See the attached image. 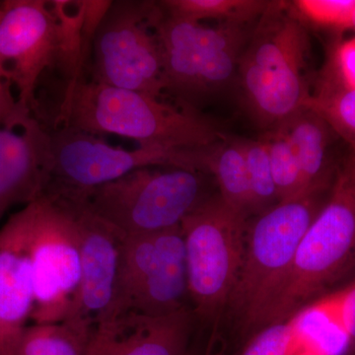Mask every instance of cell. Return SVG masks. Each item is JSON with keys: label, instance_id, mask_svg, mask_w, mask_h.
<instances>
[{"label": "cell", "instance_id": "30bf717a", "mask_svg": "<svg viewBox=\"0 0 355 355\" xmlns=\"http://www.w3.org/2000/svg\"><path fill=\"white\" fill-rule=\"evenodd\" d=\"M161 14L153 2L113 1L93 42V80L160 98L165 90L156 33Z\"/></svg>", "mask_w": 355, "mask_h": 355}, {"label": "cell", "instance_id": "277c9868", "mask_svg": "<svg viewBox=\"0 0 355 355\" xmlns=\"http://www.w3.org/2000/svg\"><path fill=\"white\" fill-rule=\"evenodd\" d=\"M316 196L277 203L247 231L241 272L228 302L246 330L265 326L288 279L299 244L319 214Z\"/></svg>", "mask_w": 355, "mask_h": 355}, {"label": "cell", "instance_id": "8992f818", "mask_svg": "<svg viewBox=\"0 0 355 355\" xmlns=\"http://www.w3.org/2000/svg\"><path fill=\"white\" fill-rule=\"evenodd\" d=\"M200 172L146 167L96 187L74 202L125 236L181 225L205 198Z\"/></svg>", "mask_w": 355, "mask_h": 355}, {"label": "cell", "instance_id": "7402d4cb", "mask_svg": "<svg viewBox=\"0 0 355 355\" xmlns=\"http://www.w3.org/2000/svg\"><path fill=\"white\" fill-rule=\"evenodd\" d=\"M166 13L180 19L200 23L216 19L220 22L247 25L261 18L273 1L263 0H167L160 2Z\"/></svg>", "mask_w": 355, "mask_h": 355}, {"label": "cell", "instance_id": "e0dca14e", "mask_svg": "<svg viewBox=\"0 0 355 355\" xmlns=\"http://www.w3.org/2000/svg\"><path fill=\"white\" fill-rule=\"evenodd\" d=\"M114 355H188L191 315L184 309L163 317L127 315L118 320Z\"/></svg>", "mask_w": 355, "mask_h": 355}, {"label": "cell", "instance_id": "d6a6232c", "mask_svg": "<svg viewBox=\"0 0 355 355\" xmlns=\"http://www.w3.org/2000/svg\"><path fill=\"white\" fill-rule=\"evenodd\" d=\"M188 355H190V354H189Z\"/></svg>", "mask_w": 355, "mask_h": 355}, {"label": "cell", "instance_id": "f546056e", "mask_svg": "<svg viewBox=\"0 0 355 355\" xmlns=\"http://www.w3.org/2000/svg\"><path fill=\"white\" fill-rule=\"evenodd\" d=\"M118 338L119 329L116 323L96 327L84 355H114Z\"/></svg>", "mask_w": 355, "mask_h": 355}, {"label": "cell", "instance_id": "f1b7e54d", "mask_svg": "<svg viewBox=\"0 0 355 355\" xmlns=\"http://www.w3.org/2000/svg\"><path fill=\"white\" fill-rule=\"evenodd\" d=\"M12 86L8 74L0 62V127L32 114L18 107L17 99L13 97L11 91Z\"/></svg>", "mask_w": 355, "mask_h": 355}, {"label": "cell", "instance_id": "2e32d148", "mask_svg": "<svg viewBox=\"0 0 355 355\" xmlns=\"http://www.w3.org/2000/svg\"><path fill=\"white\" fill-rule=\"evenodd\" d=\"M288 320L292 338L286 355H343L352 345L343 305L335 294L305 306Z\"/></svg>", "mask_w": 355, "mask_h": 355}, {"label": "cell", "instance_id": "7a4b0ae2", "mask_svg": "<svg viewBox=\"0 0 355 355\" xmlns=\"http://www.w3.org/2000/svg\"><path fill=\"white\" fill-rule=\"evenodd\" d=\"M0 237L19 248L32 268L36 324L69 316L80 286V240L73 212L42 196L10 217Z\"/></svg>", "mask_w": 355, "mask_h": 355}, {"label": "cell", "instance_id": "ffe728a7", "mask_svg": "<svg viewBox=\"0 0 355 355\" xmlns=\"http://www.w3.org/2000/svg\"><path fill=\"white\" fill-rule=\"evenodd\" d=\"M205 171L216 178L220 197L242 214H252L251 189L246 158L240 139H225L207 153Z\"/></svg>", "mask_w": 355, "mask_h": 355}, {"label": "cell", "instance_id": "6da1fadb", "mask_svg": "<svg viewBox=\"0 0 355 355\" xmlns=\"http://www.w3.org/2000/svg\"><path fill=\"white\" fill-rule=\"evenodd\" d=\"M55 127L91 135L114 133L141 147L168 150H203L227 139L198 111L83 78L65 84Z\"/></svg>", "mask_w": 355, "mask_h": 355}, {"label": "cell", "instance_id": "44dd1931", "mask_svg": "<svg viewBox=\"0 0 355 355\" xmlns=\"http://www.w3.org/2000/svg\"><path fill=\"white\" fill-rule=\"evenodd\" d=\"M51 10L57 19V60L55 67L60 69L67 83L83 78L81 73L86 62L84 46L83 25L85 4L74 1L53 0Z\"/></svg>", "mask_w": 355, "mask_h": 355}, {"label": "cell", "instance_id": "1f68e13d", "mask_svg": "<svg viewBox=\"0 0 355 355\" xmlns=\"http://www.w3.org/2000/svg\"><path fill=\"white\" fill-rule=\"evenodd\" d=\"M350 29L355 30V6L354 9V12H352V22H350Z\"/></svg>", "mask_w": 355, "mask_h": 355}, {"label": "cell", "instance_id": "484cf974", "mask_svg": "<svg viewBox=\"0 0 355 355\" xmlns=\"http://www.w3.org/2000/svg\"><path fill=\"white\" fill-rule=\"evenodd\" d=\"M293 6L299 15L314 24L350 29L355 0H298Z\"/></svg>", "mask_w": 355, "mask_h": 355}, {"label": "cell", "instance_id": "603a6c76", "mask_svg": "<svg viewBox=\"0 0 355 355\" xmlns=\"http://www.w3.org/2000/svg\"><path fill=\"white\" fill-rule=\"evenodd\" d=\"M261 139L268 149L279 202L312 195L306 188L297 158L284 133L275 128L268 130Z\"/></svg>", "mask_w": 355, "mask_h": 355}, {"label": "cell", "instance_id": "7c38bea8", "mask_svg": "<svg viewBox=\"0 0 355 355\" xmlns=\"http://www.w3.org/2000/svg\"><path fill=\"white\" fill-rule=\"evenodd\" d=\"M62 202L73 212L80 240V286L69 317H83L95 327L114 323L120 319L118 284L123 236L80 203Z\"/></svg>", "mask_w": 355, "mask_h": 355}, {"label": "cell", "instance_id": "cb8c5ba5", "mask_svg": "<svg viewBox=\"0 0 355 355\" xmlns=\"http://www.w3.org/2000/svg\"><path fill=\"white\" fill-rule=\"evenodd\" d=\"M304 107L319 114L355 149V90H347L331 79L324 78L320 90L310 94Z\"/></svg>", "mask_w": 355, "mask_h": 355}, {"label": "cell", "instance_id": "d4e9b609", "mask_svg": "<svg viewBox=\"0 0 355 355\" xmlns=\"http://www.w3.org/2000/svg\"><path fill=\"white\" fill-rule=\"evenodd\" d=\"M245 158L252 197V214L265 212L279 202L268 149L263 140L240 139Z\"/></svg>", "mask_w": 355, "mask_h": 355}, {"label": "cell", "instance_id": "5bb4252c", "mask_svg": "<svg viewBox=\"0 0 355 355\" xmlns=\"http://www.w3.org/2000/svg\"><path fill=\"white\" fill-rule=\"evenodd\" d=\"M49 153L48 130L32 114L0 127V214L43 196Z\"/></svg>", "mask_w": 355, "mask_h": 355}, {"label": "cell", "instance_id": "9a60e30c", "mask_svg": "<svg viewBox=\"0 0 355 355\" xmlns=\"http://www.w3.org/2000/svg\"><path fill=\"white\" fill-rule=\"evenodd\" d=\"M35 304L31 263L0 237V355H16Z\"/></svg>", "mask_w": 355, "mask_h": 355}, {"label": "cell", "instance_id": "d6986e66", "mask_svg": "<svg viewBox=\"0 0 355 355\" xmlns=\"http://www.w3.org/2000/svg\"><path fill=\"white\" fill-rule=\"evenodd\" d=\"M95 329L83 317L36 324L26 329L16 355H84Z\"/></svg>", "mask_w": 355, "mask_h": 355}, {"label": "cell", "instance_id": "4dcf8cb0", "mask_svg": "<svg viewBox=\"0 0 355 355\" xmlns=\"http://www.w3.org/2000/svg\"><path fill=\"white\" fill-rule=\"evenodd\" d=\"M345 321H347V330H349L352 343L355 342V282L352 284V291L345 307Z\"/></svg>", "mask_w": 355, "mask_h": 355}, {"label": "cell", "instance_id": "4316f807", "mask_svg": "<svg viewBox=\"0 0 355 355\" xmlns=\"http://www.w3.org/2000/svg\"><path fill=\"white\" fill-rule=\"evenodd\" d=\"M291 338V320L270 324L259 331L241 355H286Z\"/></svg>", "mask_w": 355, "mask_h": 355}, {"label": "cell", "instance_id": "9c48e42d", "mask_svg": "<svg viewBox=\"0 0 355 355\" xmlns=\"http://www.w3.org/2000/svg\"><path fill=\"white\" fill-rule=\"evenodd\" d=\"M246 218L218 196L203 200L182 221L189 293L202 317L228 305L244 260Z\"/></svg>", "mask_w": 355, "mask_h": 355}, {"label": "cell", "instance_id": "ac0fdd59", "mask_svg": "<svg viewBox=\"0 0 355 355\" xmlns=\"http://www.w3.org/2000/svg\"><path fill=\"white\" fill-rule=\"evenodd\" d=\"M277 128L293 149L308 191L319 193L328 174L330 125L316 112L303 107Z\"/></svg>", "mask_w": 355, "mask_h": 355}, {"label": "cell", "instance_id": "4fadbf2b", "mask_svg": "<svg viewBox=\"0 0 355 355\" xmlns=\"http://www.w3.org/2000/svg\"><path fill=\"white\" fill-rule=\"evenodd\" d=\"M186 251L181 225L159 231L135 263L128 287V315L163 317L186 309ZM127 316V315H125Z\"/></svg>", "mask_w": 355, "mask_h": 355}, {"label": "cell", "instance_id": "8fae6325", "mask_svg": "<svg viewBox=\"0 0 355 355\" xmlns=\"http://www.w3.org/2000/svg\"><path fill=\"white\" fill-rule=\"evenodd\" d=\"M57 19L50 1L0 2V62L17 90L18 107L30 112L44 72L55 69Z\"/></svg>", "mask_w": 355, "mask_h": 355}, {"label": "cell", "instance_id": "5b68a950", "mask_svg": "<svg viewBox=\"0 0 355 355\" xmlns=\"http://www.w3.org/2000/svg\"><path fill=\"white\" fill-rule=\"evenodd\" d=\"M354 263L355 149L338 173L330 200L303 236L263 328L291 319Z\"/></svg>", "mask_w": 355, "mask_h": 355}, {"label": "cell", "instance_id": "83f0119b", "mask_svg": "<svg viewBox=\"0 0 355 355\" xmlns=\"http://www.w3.org/2000/svg\"><path fill=\"white\" fill-rule=\"evenodd\" d=\"M333 69L335 73L328 78L347 90H355V37L338 46Z\"/></svg>", "mask_w": 355, "mask_h": 355}, {"label": "cell", "instance_id": "ba28073f", "mask_svg": "<svg viewBox=\"0 0 355 355\" xmlns=\"http://www.w3.org/2000/svg\"><path fill=\"white\" fill-rule=\"evenodd\" d=\"M46 130L50 153L43 196L65 202H74L96 187L140 168L165 166L205 171L209 149L168 150L139 146L125 150L74 128L55 127Z\"/></svg>", "mask_w": 355, "mask_h": 355}, {"label": "cell", "instance_id": "52a82bcc", "mask_svg": "<svg viewBox=\"0 0 355 355\" xmlns=\"http://www.w3.org/2000/svg\"><path fill=\"white\" fill-rule=\"evenodd\" d=\"M164 70L165 90L181 108L197 104L225 88L234 77L249 33L246 25L205 26L173 17L162 10L156 24Z\"/></svg>", "mask_w": 355, "mask_h": 355}, {"label": "cell", "instance_id": "3957f363", "mask_svg": "<svg viewBox=\"0 0 355 355\" xmlns=\"http://www.w3.org/2000/svg\"><path fill=\"white\" fill-rule=\"evenodd\" d=\"M284 2L273 1L248 39L238 64L243 94L254 118L268 130L304 107L308 37Z\"/></svg>", "mask_w": 355, "mask_h": 355}]
</instances>
